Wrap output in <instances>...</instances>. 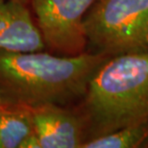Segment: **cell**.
Instances as JSON below:
<instances>
[{
    "mask_svg": "<svg viewBox=\"0 0 148 148\" xmlns=\"http://www.w3.org/2000/svg\"><path fill=\"white\" fill-rule=\"evenodd\" d=\"M96 0H30L45 50L74 57L88 51L86 14Z\"/></svg>",
    "mask_w": 148,
    "mask_h": 148,
    "instance_id": "4",
    "label": "cell"
},
{
    "mask_svg": "<svg viewBox=\"0 0 148 148\" xmlns=\"http://www.w3.org/2000/svg\"><path fill=\"white\" fill-rule=\"evenodd\" d=\"M110 56L90 51L66 57L46 50H0V94L7 101L27 105H76L92 75Z\"/></svg>",
    "mask_w": 148,
    "mask_h": 148,
    "instance_id": "1",
    "label": "cell"
},
{
    "mask_svg": "<svg viewBox=\"0 0 148 148\" xmlns=\"http://www.w3.org/2000/svg\"><path fill=\"white\" fill-rule=\"evenodd\" d=\"M0 50H45L30 0H0Z\"/></svg>",
    "mask_w": 148,
    "mask_h": 148,
    "instance_id": "6",
    "label": "cell"
},
{
    "mask_svg": "<svg viewBox=\"0 0 148 148\" xmlns=\"http://www.w3.org/2000/svg\"><path fill=\"white\" fill-rule=\"evenodd\" d=\"M84 25L88 51L114 56L148 50V0H96Z\"/></svg>",
    "mask_w": 148,
    "mask_h": 148,
    "instance_id": "3",
    "label": "cell"
},
{
    "mask_svg": "<svg viewBox=\"0 0 148 148\" xmlns=\"http://www.w3.org/2000/svg\"><path fill=\"white\" fill-rule=\"evenodd\" d=\"M3 101H4V98H3V97L1 96V94H0V103L3 102Z\"/></svg>",
    "mask_w": 148,
    "mask_h": 148,
    "instance_id": "10",
    "label": "cell"
},
{
    "mask_svg": "<svg viewBox=\"0 0 148 148\" xmlns=\"http://www.w3.org/2000/svg\"><path fill=\"white\" fill-rule=\"evenodd\" d=\"M143 148H148V138H147V140H145V143H143Z\"/></svg>",
    "mask_w": 148,
    "mask_h": 148,
    "instance_id": "9",
    "label": "cell"
},
{
    "mask_svg": "<svg viewBox=\"0 0 148 148\" xmlns=\"http://www.w3.org/2000/svg\"><path fill=\"white\" fill-rule=\"evenodd\" d=\"M147 138L148 120H144L91 138L83 148H143Z\"/></svg>",
    "mask_w": 148,
    "mask_h": 148,
    "instance_id": "8",
    "label": "cell"
},
{
    "mask_svg": "<svg viewBox=\"0 0 148 148\" xmlns=\"http://www.w3.org/2000/svg\"><path fill=\"white\" fill-rule=\"evenodd\" d=\"M34 136L24 148H82L87 140L84 120L75 106L29 105Z\"/></svg>",
    "mask_w": 148,
    "mask_h": 148,
    "instance_id": "5",
    "label": "cell"
},
{
    "mask_svg": "<svg viewBox=\"0 0 148 148\" xmlns=\"http://www.w3.org/2000/svg\"><path fill=\"white\" fill-rule=\"evenodd\" d=\"M74 106L84 120L86 143L148 120V50L110 56Z\"/></svg>",
    "mask_w": 148,
    "mask_h": 148,
    "instance_id": "2",
    "label": "cell"
},
{
    "mask_svg": "<svg viewBox=\"0 0 148 148\" xmlns=\"http://www.w3.org/2000/svg\"><path fill=\"white\" fill-rule=\"evenodd\" d=\"M147 43H148V35H147Z\"/></svg>",
    "mask_w": 148,
    "mask_h": 148,
    "instance_id": "11",
    "label": "cell"
},
{
    "mask_svg": "<svg viewBox=\"0 0 148 148\" xmlns=\"http://www.w3.org/2000/svg\"><path fill=\"white\" fill-rule=\"evenodd\" d=\"M33 136L30 106L7 100L0 103V148H24Z\"/></svg>",
    "mask_w": 148,
    "mask_h": 148,
    "instance_id": "7",
    "label": "cell"
}]
</instances>
